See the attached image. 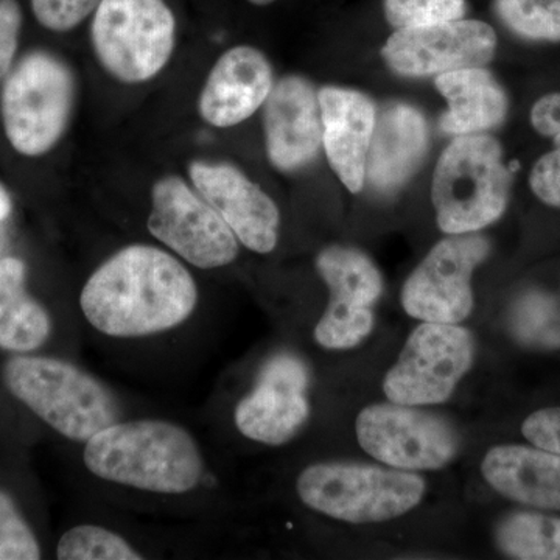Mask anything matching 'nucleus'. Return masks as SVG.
<instances>
[{
    "label": "nucleus",
    "instance_id": "f257e3e1",
    "mask_svg": "<svg viewBox=\"0 0 560 560\" xmlns=\"http://www.w3.org/2000/svg\"><path fill=\"white\" fill-rule=\"evenodd\" d=\"M189 270L147 245L119 250L83 287L80 307L94 329L114 338L147 337L179 326L197 307Z\"/></svg>",
    "mask_w": 560,
    "mask_h": 560
},
{
    "label": "nucleus",
    "instance_id": "f03ea898",
    "mask_svg": "<svg viewBox=\"0 0 560 560\" xmlns=\"http://www.w3.org/2000/svg\"><path fill=\"white\" fill-rule=\"evenodd\" d=\"M83 459L102 480L167 495L189 492L202 475L197 442L164 420H117L86 442Z\"/></svg>",
    "mask_w": 560,
    "mask_h": 560
},
{
    "label": "nucleus",
    "instance_id": "7ed1b4c3",
    "mask_svg": "<svg viewBox=\"0 0 560 560\" xmlns=\"http://www.w3.org/2000/svg\"><path fill=\"white\" fill-rule=\"evenodd\" d=\"M3 378L18 400L70 441L88 442L119 420L113 394L66 361L14 357Z\"/></svg>",
    "mask_w": 560,
    "mask_h": 560
},
{
    "label": "nucleus",
    "instance_id": "20e7f679",
    "mask_svg": "<svg viewBox=\"0 0 560 560\" xmlns=\"http://www.w3.org/2000/svg\"><path fill=\"white\" fill-rule=\"evenodd\" d=\"M511 173L500 143L489 136H460L434 172L438 224L451 235L470 234L500 219L510 201Z\"/></svg>",
    "mask_w": 560,
    "mask_h": 560
},
{
    "label": "nucleus",
    "instance_id": "39448f33",
    "mask_svg": "<svg viewBox=\"0 0 560 560\" xmlns=\"http://www.w3.org/2000/svg\"><path fill=\"white\" fill-rule=\"evenodd\" d=\"M296 489L313 511L360 525L390 521L415 510L425 493V481L415 471L319 463L302 471Z\"/></svg>",
    "mask_w": 560,
    "mask_h": 560
},
{
    "label": "nucleus",
    "instance_id": "423d86ee",
    "mask_svg": "<svg viewBox=\"0 0 560 560\" xmlns=\"http://www.w3.org/2000/svg\"><path fill=\"white\" fill-rule=\"evenodd\" d=\"M75 81L68 66L46 51H33L3 84V128L13 149L40 156L57 145L68 128Z\"/></svg>",
    "mask_w": 560,
    "mask_h": 560
},
{
    "label": "nucleus",
    "instance_id": "0eeeda50",
    "mask_svg": "<svg viewBox=\"0 0 560 560\" xmlns=\"http://www.w3.org/2000/svg\"><path fill=\"white\" fill-rule=\"evenodd\" d=\"M91 35L95 55L110 75L143 83L171 61L176 21L164 0H102Z\"/></svg>",
    "mask_w": 560,
    "mask_h": 560
},
{
    "label": "nucleus",
    "instance_id": "6e6552de",
    "mask_svg": "<svg viewBox=\"0 0 560 560\" xmlns=\"http://www.w3.org/2000/svg\"><path fill=\"white\" fill-rule=\"evenodd\" d=\"M475 359L470 331L458 324L423 323L383 381L394 404L434 405L451 399Z\"/></svg>",
    "mask_w": 560,
    "mask_h": 560
},
{
    "label": "nucleus",
    "instance_id": "1a4fd4ad",
    "mask_svg": "<svg viewBox=\"0 0 560 560\" xmlns=\"http://www.w3.org/2000/svg\"><path fill=\"white\" fill-rule=\"evenodd\" d=\"M147 224L154 238L201 270L226 267L237 257V237L226 221L178 176L154 184Z\"/></svg>",
    "mask_w": 560,
    "mask_h": 560
},
{
    "label": "nucleus",
    "instance_id": "9d476101",
    "mask_svg": "<svg viewBox=\"0 0 560 560\" xmlns=\"http://www.w3.org/2000/svg\"><path fill=\"white\" fill-rule=\"evenodd\" d=\"M357 438L372 458L407 471L442 469L459 448L447 420L394 401L364 408L357 418Z\"/></svg>",
    "mask_w": 560,
    "mask_h": 560
},
{
    "label": "nucleus",
    "instance_id": "9b49d317",
    "mask_svg": "<svg viewBox=\"0 0 560 560\" xmlns=\"http://www.w3.org/2000/svg\"><path fill=\"white\" fill-rule=\"evenodd\" d=\"M481 235L458 234L438 243L401 291V305L423 323L459 324L474 311L471 275L488 257Z\"/></svg>",
    "mask_w": 560,
    "mask_h": 560
},
{
    "label": "nucleus",
    "instance_id": "f8f14e48",
    "mask_svg": "<svg viewBox=\"0 0 560 560\" xmlns=\"http://www.w3.org/2000/svg\"><path fill=\"white\" fill-rule=\"evenodd\" d=\"M316 267L330 290L327 311L315 327V338L326 349H350L374 329L372 305L383 293L381 271L360 250L330 246Z\"/></svg>",
    "mask_w": 560,
    "mask_h": 560
},
{
    "label": "nucleus",
    "instance_id": "ddd939ff",
    "mask_svg": "<svg viewBox=\"0 0 560 560\" xmlns=\"http://www.w3.org/2000/svg\"><path fill=\"white\" fill-rule=\"evenodd\" d=\"M495 49L497 35L490 25L456 20L400 28L386 40L383 58L401 75L427 77L481 68L492 61Z\"/></svg>",
    "mask_w": 560,
    "mask_h": 560
},
{
    "label": "nucleus",
    "instance_id": "4468645a",
    "mask_svg": "<svg viewBox=\"0 0 560 560\" xmlns=\"http://www.w3.org/2000/svg\"><path fill=\"white\" fill-rule=\"evenodd\" d=\"M308 375L304 361L279 353L261 368L250 394L235 408V425L243 436L267 445H282L307 422Z\"/></svg>",
    "mask_w": 560,
    "mask_h": 560
},
{
    "label": "nucleus",
    "instance_id": "2eb2a0df",
    "mask_svg": "<svg viewBox=\"0 0 560 560\" xmlns=\"http://www.w3.org/2000/svg\"><path fill=\"white\" fill-rule=\"evenodd\" d=\"M195 189L220 213L237 241L254 253L268 254L278 245V206L238 168L195 161L189 167Z\"/></svg>",
    "mask_w": 560,
    "mask_h": 560
},
{
    "label": "nucleus",
    "instance_id": "dca6fc26",
    "mask_svg": "<svg viewBox=\"0 0 560 560\" xmlns=\"http://www.w3.org/2000/svg\"><path fill=\"white\" fill-rule=\"evenodd\" d=\"M264 125L268 158L278 171L296 172L311 164L323 143V110L311 81L290 75L272 86Z\"/></svg>",
    "mask_w": 560,
    "mask_h": 560
},
{
    "label": "nucleus",
    "instance_id": "f3484780",
    "mask_svg": "<svg viewBox=\"0 0 560 560\" xmlns=\"http://www.w3.org/2000/svg\"><path fill=\"white\" fill-rule=\"evenodd\" d=\"M272 84L270 61L260 50L238 46L224 51L198 101L202 120L217 128L242 124L267 102Z\"/></svg>",
    "mask_w": 560,
    "mask_h": 560
},
{
    "label": "nucleus",
    "instance_id": "a211bd4d",
    "mask_svg": "<svg viewBox=\"0 0 560 560\" xmlns=\"http://www.w3.org/2000/svg\"><path fill=\"white\" fill-rule=\"evenodd\" d=\"M323 110V143L334 172L357 194L366 178V161L374 135V103L357 91L324 88L319 91Z\"/></svg>",
    "mask_w": 560,
    "mask_h": 560
},
{
    "label": "nucleus",
    "instance_id": "6ab92c4d",
    "mask_svg": "<svg viewBox=\"0 0 560 560\" xmlns=\"http://www.w3.org/2000/svg\"><path fill=\"white\" fill-rule=\"evenodd\" d=\"M481 471L500 495L536 510L560 511V453L497 445L486 453Z\"/></svg>",
    "mask_w": 560,
    "mask_h": 560
},
{
    "label": "nucleus",
    "instance_id": "aec40b11",
    "mask_svg": "<svg viewBox=\"0 0 560 560\" xmlns=\"http://www.w3.org/2000/svg\"><path fill=\"white\" fill-rule=\"evenodd\" d=\"M429 143L422 114L408 105H393L375 120L366 176L378 190L401 186L419 167Z\"/></svg>",
    "mask_w": 560,
    "mask_h": 560
},
{
    "label": "nucleus",
    "instance_id": "412c9836",
    "mask_svg": "<svg viewBox=\"0 0 560 560\" xmlns=\"http://www.w3.org/2000/svg\"><path fill=\"white\" fill-rule=\"evenodd\" d=\"M447 101L441 128L448 135L466 136L492 130L508 116V97L492 73L466 68L440 73L434 80Z\"/></svg>",
    "mask_w": 560,
    "mask_h": 560
},
{
    "label": "nucleus",
    "instance_id": "4be33fe9",
    "mask_svg": "<svg viewBox=\"0 0 560 560\" xmlns=\"http://www.w3.org/2000/svg\"><path fill=\"white\" fill-rule=\"evenodd\" d=\"M25 265L16 257L0 259V348L32 352L49 338V313L25 290Z\"/></svg>",
    "mask_w": 560,
    "mask_h": 560
},
{
    "label": "nucleus",
    "instance_id": "5701e85b",
    "mask_svg": "<svg viewBox=\"0 0 560 560\" xmlns=\"http://www.w3.org/2000/svg\"><path fill=\"white\" fill-rule=\"evenodd\" d=\"M495 540L511 559L560 560V518L540 512H514L497 526Z\"/></svg>",
    "mask_w": 560,
    "mask_h": 560
},
{
    "label": "nucleus",
    "instance_id": "b1692460",
    "mask_svg": "<svg viewBox=\"0 0 560 560\" xmlns=\"http://www.w3.org/2000/svg\"><path fill=\"white\" fill-rule=\"evenodd\" d=\"M510 326L526 348L560 349V301L544 291H529L512 305Z\"/></svg>",
    "mask_w": 560,
    "mask_h": 560
},
{
    "label": "nucleus",
    "instance_id": "393cba45",
    "mask_svg": "<svg viewBox=\"0 0 560 560\" xmlns=\"http://www.w3.org/2000/svg\"><path fill=\"white\" fill-rule=\"evenodd\" d=\"M61 560L142 559L119 534L95 525H80L62 534L57 547Z\"/></svg>",
    "mask_w": 560,
    "mask_h": 560
},
{
    "label": "nucleus",
    "instance_id": "a878e982",
    "mask_svg": "<svg viewBox=\"0 0 560 560\" xmlns=\"http://www.w3.org/2000/svg\"><path fill=\"white\" fill-rule=\"evenodd\" d=\"M495 7L512 32L529 39L560 40V0H497Z\"/></svg>",
    "mask_w": 560,
    "mask_h": 560
},
{
    "label": "nucleus",
    "instance_id": "bb28decb",
    "mask_svg": "<svg viewBox=\"0 0 560 560\" xmlns=\"http://www.w3.org/2000/svg\"><path fill=\"white\" fill-rule=\"evenodd\" d=\"M383 7L397 31L463 20L467 10L466 0H385Z\"/></svg>",
    "mask_w": 560,
    "mask_h": 560
},
{
    "label": "nucleus",
    "instance_id": "cd10ccee",
    "mask_svg": "<svg viewBox=\"0 0 560 560\" xmlns=\"http://www.w3.org/2000/svg\"><path fill=\"white\" fill-rule=\"evenodd\" d=\"M40 559L35 534L10 495L0 490V560Z\"/></svg>",
    "mask_w": 560,
    "mask_h": 560
},
{
    "label": "nucleus",
    "instance_id": "c85d7f7f",
    "mask_svg": "<svg viewBox=\"0 0 560 560\" xmlns=\"http://www.w3.org/2000/svg\"><path fill=\"white\" fill-rule=\"evenodd\" d=\"M102 0H32V10L43 27L69 32L97 10Z\"/></svg>",
    "mask_w": 560,
    "mask_h": 560
},
{
    "label": "nucleus",
    "instance_id": "c756f323",
    "mask_svg": "<svg viewBox=\"0 0 560 560\" xmlns=\"http://www.w3.org/2000/svg\"><path fill=\"white\" fill-rule=\"evenodd\" d=\"M522 433L536 447L560 453V407L533 412L523 422Z\"/></svg>",
    "mask_w": 560,
    "mask_h": 560
},
{
    "label": "nucleus",
    "instance_id": "7c9ffc66",
    "mask_svg": "<svg viewBox=\"0 0 560 560\" xmlns=\"http://www.w3.org/2000/svg\"><path fill=\"white\" fill-rule=\"evenodd\" d=\"M530 189L545 205L560 209V149L545 154L530 172Z\"/></svg>",
    "mask_w": 560,
    "mask_h": 560
},
{
    "label": "nucleus",
    "instance_id": "2f4dec72",
    "mask_svg": "<svg viewBox=\"0 0 560 560\" xmlns=\"http://www.w3.org/2000/svg\"><path fill=\"white\" fill-rule=\"evenodd\" d=\"M21 22L16 0H0V79L9 72L16 54Z\"/></svg>",
    "mask_w": 560,
    "mask_h": 560
},
{
    "label": "nucleus",
    "instance_id": "473e14b6",
    "mask_svg": "<svg viewBox=\"0 0 560 560\" xmlns=\"http://www.w3.org/2000/svg\"><path fill=\"white\" fill-rule=\"evenodd\" d=\"M533 127L541 136L555 139L560 149V94H548L541 97L530 110Z\"/></svg>",
    "mask_w": 560,
    "mask_h": 560
},
{
    "label": "nucleus",
    "instance_id": "72a5a7b5",
    "mask_svg": "<svg viewBox=\"0 0 560 560\" xmlns=\"http://www.w3.org/2000/svg\"><path fill=\"white\" fill-rule=\"evenodd\" d=\"M11 213V200L7 190L0 186V221L5 220Z\"/></svg>",
    "mask_w": 560,
    "mask_h": 560
},
{
    "label": "nucleus",
    "instance_id": "f704fd0d",
    "mask_svg": "<svg viewBox=\"0 0 560 560\" xmlns=\"http://www.w3.org/2000/svg\"><path fill=\"white\" fill-rule=\"evenodd\" d=\"M254 5H270V3L276 2V0H249Z\"/></svg>",
    "mask_w": 560,
    "mask_h": 560
}]
</instances>
